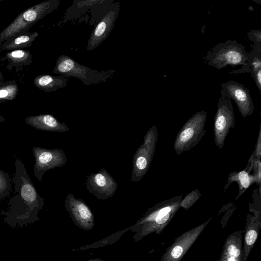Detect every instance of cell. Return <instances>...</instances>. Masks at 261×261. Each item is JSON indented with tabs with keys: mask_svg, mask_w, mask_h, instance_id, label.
<instances>
[{
	"mask_svg": "<svg viewBox=\"0 0 261 261\" xmlns=\"http://www.w3.org/2000/svg\"><path fill=\"white\" fill-rule=\"evenodd\" d=\"M257 237V234L256 231L254 230H250L246 234L245 241L248 245H253L255 242Z\"/></svg>",
	"mask_w": 261,
	"mask_h": 261,
	"instance_id": "cell-23",
	"label": "cell"
},
{
	"mask_svg": "<svg viewBox=\"0 0 261 261\" xmlns=\"http://www.w3.org/2000/svg\"><path fill=\"white\" fill-rule=\"evenodd\" d=\"M4 58L10 70L15 66H29L32 62L33 56L29 50L16 49L6 53Z\"/></svg>",
	"mask_w": 261,
	"mask_h": 261,
	"instance_id": "cell-17",
	"label": "cell"
},
{
	"mask_svg": "<svg viewBox=\"0 0 261 261\" xmlns=\"http://www.w3.org/2000/svg\"><path fill=\"white\" fill-rule=\"evenodd\" d=\"M236 180L238 182L239 186V195L242 194V191L243 192L245 190L247 189L253 182H257V180L254 176H251L246 170H244L240 172L236 173H231L230 174L228 182Z\"/></svg>",
	"mask_w": 261,
	"mask_h": 261,
	"instance_id": "cell-19",
	"label": "cell"
},
{
	"mask_svg": "<svg viewBox=\"0 0 261 261\" xmlns=\"http://www.w3.org/2000/svg\"><path fill=\"white\" fill-rule=\"evenodd\" d=\"M221 96L233 100L244 118L253 114L254 107L249 90L243 84L229 81L221 84Z\"/></svg>",
	"mask_w": 261,
	"mask_h": 261,
	"instance_id": "cell-9",
	"label": "cell"
},
{
	"mask_svg": "<svg viewBox=\"0 0 261 261\" xmlns=\"http://www.w3.org/2000/svg\"><path fill=\"white\" fill-rule=\"evenodd\" d=\"M119 10V4H114L100 20L90 36L87 50H94L108 38L114 27Z\"/></svg>",
	"mask_w": 261,
	"mask_h": 261,
	"instance_id": "cell-11",
	"label": "cell"
},
{
	"mask_svg": "<svg viewBox=\"0 0 261 261\" xmlns=\"http://www.w3.org/2000/svg\"><path fill=\"white\" fill-rule=\"evenodd\" d=\"M182 252V248L180 246L178 245L174 247L171 251V254L173 258H177L181 256Z\"/></svg>",
	"mask_w": 261,
	"mask_h": 261,
	"instance_id": "cell-27",
	"label": "cell"
},
{
	"mask_svg": "<svg viewBox=\"0 0 261 261\" xmlns=\"http://www.w3.org/2000/svg\"><path fill=\"white\" fill-rule=\"evenodd\" d=\"M11 190V181L9 174L0 169V200L8 196Z\"/></svg>",
	"mask_w": 261,
	"mask_h": 261,
	"instance_id": "cell-20",
	"label": "cell"
},
{
	"mask_svg": "<svg viewBox=\"0 0 261 261\" xmlns=\"http://www.w3.org/2000/svg\"><path fill=\"white\" fill-rule=\"evenodd\" d=\"M32 150L35 158L34 173L38 181L42 180L43 175L47 171L63 166L67 161L66 154L61 149L35 146Z\"/></svg>",
	"mask_w": 261,
	"mask_h": 261,
	"instance_id": "cell-8",
	"label": "cell"
},
{
	"mask_svg": "<svg viewBox=\"0 0 261 261\" xmlns=\"http://www.w3.org/2000/svg\"><path fill=\"white\" fill-rule=\"evenodd\" d=\"M65 205L73 219L85 228H91L94 225V216L89 206L81 199L68 194L65 200Z\"/></svg>",
	"mask_w": 261,
	"mask_h": 261,
	"instance_id": "cell-12",
	"label": "cell"
},
{
	"mask_svg": "<svg viewBox=\"0 0 261 261\" xmlns=\"http://www.w3.org/2000/svg\"><path fill=\"white\" fill-rule=\"evenodd\" d=\"M5 119L0 115V122H3L5 121Z\"/></svg>",
	"mask_w": 261,
	"mask_h": 261,
	"instance_id": "cell-30",
	"label": "cell"
},
{
	"mask_svg": "<svg viewBox=\"0 0 261 261\" xmlns=\"http://www.w3.org/2000/svg\"><path fill=\"white\" fill-rule=\"evenodd\" d=\"M228 261H237L233 257H231L229 258Z\"/></svg>",
	"mask_w": 261,
	"mask_h": 261,
	"instance_id": "cell-29",
	"label": "cell"
},
{
	"mask_svg": "<svg viewBox=\"0 0 261 261\" xmlns=\"http://www.w3.org/2000/svg\"><path fill=\"white\" fill-rule=\"evenodd\" d=\"M158 137L157 127L153 125L147 132L143 143L136 150L133 160L132 182L139 181L147 173L155 150Z\"/></svg>",
	"mask_w": 261,
	"mask_h": 261,
	"instance_id": "cell-6",
	"label": "cell"
},
{
	"mask_svg": "<svg viewBox=\"0 0 261 261\" xmlns=\"http://www.w3.org/2000/svg\"><path fill=\"white\" fill-rule=\"evenodd\" d=\"M201 194L198 188L188 194L181 200L180 206L185 208L188 209L192 206L200 197Z\"/></svg>",
	"mask_w": 261,
	"mask_h": 261,
	"instance_id": "cell-21",
	"label": "cell"
},
{
	"mask_svg": "<svg viewBox=\"0 0 261 261\" xmlns=\"http://www.w3.org/2000/svg\"><path fill=\"white\" fill-rule=\"evenodd\" d=\"M18 85L15 80L6 81L0 86V102L14 100L18 93Z\"/></svg>",
	"mask_w": 261,
	"mask_h": 261,
	"instance_id": "cell-18",
	"label": "cell"
},
{
	"mask_svg": "<svg viewBox=\"0 0 261 261\" xmlns=\"http://www.w3.org/2000/svg\"><path fill=\"white\" fill-rule=\"evenodd\" d=\"M252 77L254 80L258 91L260 93H261V70H258Z\"/></svg>",
	"mask_w": 261,
	"mask_h": 261,
	"instance_id": "cell-25",
	"label": "cell"
},
{
	"mask_svg": "<svg viewBox=\"0 0 261 261\" xmlns=\"http://www.w3.org/2000/svg\"><path fill=\"white\" fill-rule=\"evenodd\" d=\"M115 71L112 69L106 71L92 69L63 55L58 57L53 73L68 78L78 79L85 85L90 86L105 82L113 75Z\"/></svg>",
	"mask_w": 261,
	"mask_h": 261,
	"instance_id": "cell-3",
	"label": "cell"
},
{
	"mask_svg": "<svg viewBox=\"0 0 261 261\" xmlns=\"http://www.w3.org/2000/svg\"><path fill=\"white\" fill-rule=\"evenodd\" d=\"M38 36L37 32L28 31L19 34L4 42L0 46V51H11L30 47Z\"/></svg>",
	"mask_w": 261,
	"mask_h": 261,
	"instance_id": "cell-15",
	"label": "cell"
},
{
	"mask_svg": "<svg viewBox=\"0 0 261 261\" xmlns=\"http://www.w3.org/2000/svg\"><path fill=\"white\" fill-rule=\"evenodd\" d=\"M60 3L59 0H47L25 9L0 32V46L9 38L28 32L37 21L56 10Z\"/></svg>",
	"mask_w": 261,
	"mask_h": 261,
	"instance_id": "cell-2",
	"label": "cell"
},
{
	"mask_svg": "<svg viewBox=\"0 0 261 261\" xmlns=\"http://www.w3.org/2000/svg\"><path fill=\"white\" fill-rule=\"evenodd\" d=\"M0 261H1V260H0Z\"/></svg>",
	"mask_w": 261,
	"mask_h": 261,
	"instance_id": "cell-31",
	"label": "cell"
},
{
	"mask_svg": "<svg viewBox=\"0 0 261 261\" xmlns=\"http://www.w3.org/2000/svg\"><path fill=\"white\" fill-rule=\"evenodd\" d=\"M252 49L248 53L246 63L242 68L229 72L230 74L249 73L252 77L258 70H261V47L252 45Z\"/></svg>",
	"mask_w": 261,
	"mask_h": 261,
	"instance_id": "cell-16",
	"label": "cell"
},
{
	"mask_svg": "<svg viewBox=\"0 0 261 261\" xmlns=\"http://www.w3.org/2000/svg\"><path fill=\"white\" fill-rule=\"evenodd\" d=\"M206 111H201L193 115L178 132L173 145L177 154L187 151L196 146L204 135Z\"/></svg>",
	"mask_w": 261,
	"mask_h": 261,
	"instance_id": "cell-5",
	"label": "cell"
},
{
	"mask_svg": "<svg viewBox=\"0 0 261 261\" xmlns=\"http://www.w3.org/2000/svg\"><path fill=\"white\" fill-rule=\"evenodd\" d=\"M13 181L14 195L0 215L8 226L21 228L39 220L38 214L44 205V200L38 194L24 164L18 158L15 160Z\"/></svg>",
	"mask_w": 261,
	"mask_h": 261,
	"instance_id": "cell-1",
	"label": "cell"
},
{
	"mask_svg": "<svg viewBox=\"0 0 261 261\" xmlns=\"http://www.w3.org/2000/svg\"><path fill=\"white\" fill-rule=\"evenodd\" d=\"M68 78L61 75L53 76L41 74L37 76L33 80L35 86L39 90L48 93L57 91L59 88L67 86Z\"/></svg>",
	"mask_w": 261,
	"mask_h": 261,
	"instance_id": "cell-14",
	"label": "cell"
},
{
	"mask_svg": "<svg viewBox=\"0 0 261 261\" xmlns=\"http://www.w3.org/2000/svg\"><path fill=\"white\" fill-rule=\"evenodd\" d=\"M24 121L29 125L40 130L60 133L69 130V127L65 123L49 114L28 116Z\"/></svg>",
	"mask_w": 261,
	"mask_h": 261,
	"instance_id": "cell-13",
	"label": "cell"
},
{
	"mask_svg": "<svg viewBox=\"0 0 261 261\" xmlns=\"http://www.w3.org/2000/svg\"><path fill=\"white\" fill-rule=\"evenodd\" d=\"M248 54L243 45L236 40H228L211 48L203 59L208 65L222 69L228 65L232 67L243 66L247 61Z\"/></svg>",
	"mask_w": 261,
	"mask_h": 261,
	"instance_id": "cell-4",
	"label": "cell"
},
{
	"mask_svg": "<svg viewBox=\"0 0 261 261\" xmlns=\"http://www.w3.org/2000/svg\"><path fill=\"white\" fill-rule=\"evenodd\" d=\"M235 117L231 100L221 96L218 99L214 122V142L219 149H222L229 130L234 128Z\"/></svg>",
	"mask_w": 261,
	"mask_h": 261,
	"instance_id": "cell-7",
	"label": "cell"
},
{
	"mask_svg": "<svg viewBox=\"0 0 261 261\" xmlns=\"http://www.w3.org/2000/svg\"><path fill=\"white\" fill-rule=\"evenodd\" d=\"M249 40L253 42L252 45L261 47V30H252L247 33Z\"/></svg>",
	"mask_w": 261,
	"mask_h": 261,
	"instance_id": "cell-22",
	"label": "cell"
},
{
	"mask_svg": "<svg viewBox=\"0 0 261 261\" xmlns=\"http://www.w3.org/2000/svg\"><path fill=\"white\" fill-rule=\"evenodd\" d=\"M260 127L259 130L258 137L257 141V143L255 147V149L253 152L254 157H255L256 160L260 161V149H261V143H260Z\"/></svg>",
	"mask_w": 261,
	"mask_h": 261,
	"instance_id": "cell-24",
	"label": "cell"
},
{
	"mask_svg": "<svg viewBox=\"0 0 261 261\" xmlns=\"http://www.w3.org/2000/svg\"><path fill=\"white\" fill-rule=\"evenodd\" d=\"M228 252L231 257H238L240 254V250L235 246L231 245L228 248Z\"/></svg>",
	"mask_w": 261,
	"mask_h": 261,
	"instance_id": "cell-26",
	"label": "cell"
},
{
	"mask_svg": "<svg viewBox=\"0 0 261 261\" xmlns=\"http://www.w3.org/2000/svg\"><path fill=\"white\" fill-rule=\"evenodd\" d=\"M5 81H4V76L3 73L0 72V86L2 85Z\"/></svg>",
	"mask_w": 261,
	"mask_h": 261,
	"instance_id": "cell-28",
	"label": "cell"
},
{
	"mask_svg": "<svg viewBox=\"0 0 261 261\" xmlns=\"http://www.w3.org/2000/svg\"><path fill=\"white\" fill-rule=\"evenodd\" d=\"M86 186L97 198L106 199L112 197L118 188V184L105 169L88 176Z\"/></svg>",
	"mask_w": 261,
	"mask_h": 261,
	"instance_id": "cell-10",
	"label": "cell"
}]
</instances>
